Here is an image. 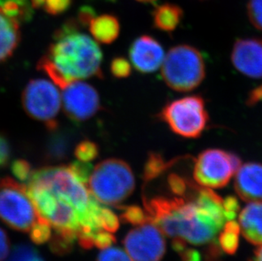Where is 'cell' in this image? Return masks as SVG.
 I'll list each match as a JSON object with an SVG mask.
<instances>
[{"instance_id":"5b68a950","label":"cell","mask_w":262,"mask_h":261,"mask_svg":"<svg viewBox=\"0 0 262 261\" xmlns=\"http://www.w3.org/2000/svg\"><path fill=\"white\" fill-rule=\"evenodd\" d=\"M206 64L201 50L189 45H178L166 54L161 77L174 91L187 93L197 89L205 80Z\"/></svg>"},{"instance_id":"ac0fdd59","label":"cell","mask_w":262,"mask_h":261,"mask_svg":"<svg viewBox=\"0 0 262 261\" xmlns=\"http://www.w3.org/2000/svg\"><path fill=\"white\" fill-rule=\"evenodd\" d=\"M89 30L96 41L104 45H111L117 39L121 26L118 18L112 15L95 16L89 23Z\"/></svg>"},{"instance_id":"30bf717a","label":"cell","mask_w":262,"mask_h":261,"mask_svg":"<svg viewBox=\"0 0 262 261\" xmlns=\"http://www.w3.org/2000/svg\"><path fill=\"white\" fill-rule=\"evenodd\" d=\"M123 244L134 261H161L166 253L163 232L151 222L131 230L125 236Z\"/></svg>"},{"instance_id":"ba28073f","label":"cell","mask_w":262,"mask_h":261,"mask_svg":"<svg viewBox=\"0 0 262 261\" xmlns=\"http://www.w3.org/2000/svg\"><path fill=\"white\" fill-rule=\"evenodd\" d=\"M241 165V159L236 154L219 148H209L196 158L193 178L202 187L223 188Z\"/></svg>"},{"instance_id":"f1b7e54d","label":"cell","mask_w":262,"mask_h":261,"mask_svg":"<svg viewBox=\"0 0 262 261\" xmlns=\"http://www.w3.org/2000/svg\"><path fill=\"white\" fill-rule=\"evenodd\" d=\"M172 248L179 255L183 261H201V256L195 249L187 248L186 242L183 239L173 238Z\"/></svg>"},{"instance_id":"836d02e7","label":"cell","mask_w":262,"mask_h":261,"mask_svg":"<svg viewBox=\"0 0 262 261\" xmlns=\"http://www.w3.org/2000/svg\"><path fill=\"white\" fill-rule=\"evenodd\" d=\"M11 172L18 181L26 183L29 181L32 176V166L27 160H16L11 165Z\"/></svg>"},{"instance_id":"2e32d148","label":"cell","mask_w":262,"mask_h":261,"mask_svg":"<svg viewBox=\"0 0 262 261\" xmlns=\"http://www.w3.org/2000/svg\"><path fill=\"white\" fill-rule=\"evenodd\" d=\"M20 41L19 23L0 12V63L12 55Z\"/></svg>"},{"instance_id":"44dd1931","label":"cell","mask_w":262,"mask_h":261,"mask_svg":"<svg viewBox=\"0 0 262 261\" xmlns=\"http://www.w3.org/2000/svg\"><path fill=\"white\" fill-rule=\"evenodd\" d=\"M77 235L70 232H55L50 240V249L57 255H66L73 250Z\"/></svg>"},{"instance_id":"83f0119b","label":"cell","mask_w":262,"mask_h":261,"mask_svg":"<svg viewBox=\"0 0 262 261\" xmlns=\"http://www.w3.org/2000/svg\"><path fill=\"white\" fill-rule=\"evenodd\" d=\"M99 222L103 229L112 233L117 232L120 227V222L117 214L112 209L103 205L99 211Z\"/></svg>"},{"instance_id":"8fae6325","label":"cell","mask_w":262,"mask_h":261,"mask_svg":"<svg viewBox=\"0 0 262 261\" xmlns=\"http://www.w3.org/2000/svg\"><path fill=\"white\" fill-rule=\"evenodd\" d=\"M61 102L64 114L77 123L88 121L101 108L96 89L80 81H72L62 89Z\"/></svg>"},{"instance_id":"4dcf8cb0","label":"cell","mask_w":262,"mask_h":261,"mask_svg":"<svg viewBox=\"0 0 262 261\" xmlns=\"http://www.w3.org/2000/svg\"><path fill=\"white\" fill-rule=\"evenodd\" d=\"M192 183H188L184 178L178 174H171L168 178L169 188L178 197L184 198L188 194Z\"/></svg>"},{"instance_id":"e0dca14e","label":"cell","mask_w":262,"mask_h":261,"mask_svg":"<svg viewBox=\"0 0 262 261\" xmlns=\"http://www.w3.org/2000/svg\"><path fill=\"white\" fill-rule=\"evenodd\" d=\"M183 15V9L175 4L165 3L156 6L152 12L154 27L161 32H174L182 23Z\"/></svg>"},{"instance_id":"8992f818","label":"cell","mask_w":262,"mask_h":261,"mask_svg":"<svg viewBox=\"0 0 262 261\" xmlns=\"http://www.w3.org/2000/svg\"><path fill=\"white\" fill-rule=\"evenodd\" d=\"M157 116L172 133L189 139L200 138L209 122L205 99L200 95L183 97L169 102Z\"/></svg>"},{"instance_id":"603a6c76","label":"cell","mask_w":262,"mask_h":261,"mask_svg":"<svg viewBox=\"0 0 262 261\" xmlns=\"http://www.w3.org/2000/svg\"><path fill=\"white\" fill-rule=\"evenodd\" d=\"M71 141L69 137L64 134H55L49 143L47 157L51 160H63L70 150Z\"/></svg>"},{"instance_id":"d4e9b609","label":"cell","mask_w":262,"mask_h":261,"mask_svg":"<svg viewBox=\"0 0 262 261\" xmlns=\"http://www.w3.org/2000/svg\"><path fill=\"white\" fill-rule=\"evenodd\" d=\"M6 261H45L37 249L28 244H18Z\"/></svg>"},{"instance_id":"d6986e66","label":"cell","mask_w":262,"mask_h":261,"mask_svg":"<svg viewBox=\"0 0 262 261\" xmlns=\"http://www.w3.org/2000/svg\"><path fill=\"white\" fill-rule=\"evenodd\" d=\"M0 12L19 24L30 21L33 15L29 0H0Z\"/></svg>"},{"instance_id":"5bb4252c","label":"cell","mask_w":262,"mask_h":261,"mask_svg":"<svg viewBox=\"0 0 262 261\" xmlns=\"http://www.w3.org/2000/svg\"><path fill=\"white\" fill-rule=\"evenodd\" d=\"M235 191L246 202L262 201V164L245 163L236 172Z\"/></svg>"},{"instance_id":"6da1fadb","label":"cell","mask_w":262,"mask_h":261,"mask_svg":"<svg viewBox=\"0 0 262 261\" xmlns=\"http://www.w3.org/2000/svg\"><path fill=\"white\" fill-rule=\"evenodd\" d=\"M149 222L171 238L193 245L215 241L226 222L223 198L209 187L192 185L184 198H144Z\"/></svg>"},{"instance_id":"1f68e13d","label":"cell","mask_w":262,"mask_h":261,"mask_svg":"<svg viewBox=\"0 0 262 261\" xmlns=\"http://www.w3.org/2000/svg\"><path fill=\"white\" fill-rule=\"evenodd\" d=\"M68 166L78 180L81 181L85 185L89 183V178L94 170V167L90 163L77 160L70 164Z\"/></svg>"},{"instance_id":"484cf974","label":"cell","mask_w":262,"mask_h":261,"mask_svg":"<svg viewBox=\"0 0 262 261\" xmlns=\"http://www.w3.org/2000/svg\"><path fill=\"white\" fill-rule=\"evenodd\" d=\"M123 212L121 214V220L125 223L140 226L147 222H149L148 214L145 209H142L137 205H130L126 207H121Z\"/></svg>"},{"instance_id":"cb8c5ba5","label":"cell","mask_w":262,"mask_h":261,"mask_svg":"<svg viewBox=\"0 0 262 261\" xmlns=\"http://www.w3.org/2000/svg\"><path fill=\"white\" fill-rule=\"evenodd\" d=\"M52 236L50 222L37 215V219L30 229V238L35 244H42L50 241Z\"/></svg>"},{"instance_id":"b9f144b4","label":"cell","mask_w":262,"mask_h":261,"mask_svg":"<svg viewBox=\"0 0 262 261\" xmlns=\"http://www.w3.org/2000/svg\"><path fill=\"white\" fill-rule=\"evenodd\" d=\"M10 252V239L7 233L0 227V261L8 256Z\"/></svg>"},{"instance_id":"f35d334b","label":"cell","mask_w":262,"mask_h":261,"mask_svg":"<svg viewBox=\"0 0 262 261\" xmlns=\"http://www.w3.org/2000/svg\"><path fill=\"white\" fill-rule=\"evenodd\" d=\"M95 17V11L94 8L89 5H84L80 8L78 13V23L80 25L86 27L89 26V23L91 21L93 18Z\"/></svg>"},{"instance_id":"d6a6232c","label":"cell","mask_w":262,"mask_h":261,"mask_svg":"<svg viewBox=\"0 0 262 261\" xmlns=\"http://www.w3.org/2000/svg\"><path fill=\"white\" fill-rule=\"evenodd\" d=\"M111 72L117 78H126L131 75L132 64L123 57H117L111 63Z\"/></svg>"},{"instance_id":"7bdbcfd3","label":"cell","mask_w":262,"mask_h":261,"mask_svg":"<svg viewBox=\"0 0 262 261\" xmlns=\"http://www.w3.org/2000/svg\"><path fill=\"white\" fill-rule=\"evenodd\" d=\"M45 0H31L32 9H42L45 7Z\"/></svg>"},{"instance_id":"4316f807","label":"cell","mask_w":262,"mask_h":261,"mask_svg":"<svg viewBox=\"0 0 262 261\" xmlns=\"http://www.w3.org/2000/svg\"><path fill=\"white\" fill-rule=\"evenodd\" d=\"M99 147L91 141L84 140L76 147L74 155L77 160L83 162H89L99 156Z\"/></svg>"},{"instance_id":"277c9868","label":"cell","mask_w":262,"mask_h":261,"mask_svg":"<svg viewBox=\"0 0 262 261\" xmlns=\"http://www.w3.org/2000/svg\"><path fill=\"white\" fill-rule=\"evenodd\" d=\"M89 190L100 204L119 207L135 189V178L130 165L120 159H107L94 168Z\"/></svg>"},{"instance_id":"9c48e42d","label":"cell","mask_w":262,"mask_h":261,"mask_svg":"<svg viewBox=\"0 0 262 261\" xmlns=\"http://www.w3.org/2000/svg\"><path fill=\"white\" fill-rule=\"evenodd\" d=\"M21 101L30 117L45 124L49 130H56L61 96L54 84L45 79L30 81L23 91Z\"/></svg>"},{"instance_id":"7a4b0ae2","label":"cell","mask_w":262,"mask_h":261,"mask_svg":"<svg viewBox=\"0 0 262 261\" xmlns=\"http://www.w3.org/2000/svg\"><path fill=\"white\" fill-rule=\"evenodd\" d=\"M27 192L37 215L55 232H90L98 226L99 203L77 178L55 175L41 182H28Z\"/></svg>"},{"instance_id":"f6af8a7d","label":"cell","mask_w":262,"mask_h":261,"mask_svg":"<svg viewBox=\"0 0 262 261\" xmlns=\"http://www.w3.org/2000/svg\"><path fill=\"white\" fill-rule=\"evenodd\" d=\"M137 2L141 3L144 5H156V3L158 0H135Z\"/></svg>"},{"instance_id":"3957f363","label":"cell","mask_w":262,"mask_h":261,"mask_svg":"<svg viewBox=\"0 0 262 261\" xmlns=\"http://www.w3.org/2000/svg\"><path fill=\"white\" fill-rule=\"evenodd\" d=\"M54 42L40 59L37 69L63 89L72 81L103 78V54L94 40L80 32L78 23L67 20L55 32Z\"/></svg>"},{"instance_id":"7c38bea8","label":"cell","mask_w":262,"mask_h":261,"mask_svg":"<svg viewBox=\"0 0 262 261\" xmlns=\"http://www.w3.org/2000/svg\"><path fill=\"white\" fill-rule=\"evenodd\" d=\"M231 61L241 74L250 78L261 79V37L237 38L231 52Z\"/></svg>"},{"instance_id":"f546056e","label":"cell","mask_w":262,"mask_h":261,"mask_svg":"<svg viewBox=\"0 0 262 261\" xmlns=\"http://www.w3.org/2000/svg\"><path fill=\"white\" fill-rule=\"evenodd\" d=\"M246 9L250 23L262 32V0H249Z\"/></svg>"},{"instance_id":"d590c367","label":"cell","mask_w":262,"mask_h":261,"mask_svg":"<svg viewBox=\"0 0 262 261\" xmlns=\"http://www.w3.org/2000/svg\"><path fill=\"white\" fill-rule=\"evenodd\" d=\"M72 2V0H45L43 9L50 15H60L69 9Z\"/></svg>"},{"instance_id":"ffe728a7","label":"cell","mask_w":262,"mask_h":261,"mask_svg":"<svg viewBox=\"0 0 262 261\" xmlns=\"http://www.w3.org/2000/svg\"><path fill=\"white\" fill-rule=\"evenodd\" d=\"M239 232L240 226L237 222L234 221L227 222L219 236V244L223 251L228 254L236 253L239 243Z\"/></svg>"},{"instance_id":"9a60e30c","label":"cell","mask_w":262,"mask_h":261,"mask_svg":"<svg viewBox=\"0 0 262 261\" xmlns=\"http://www.w3.org/2000/svg\"><path fill=\"white\" fill-rule=\"evenodd\" d=\"M243 236L254 245L262 244V202H250L239 214Z\"/></svg>"},{"instance_id":"60d3db41","label":"cell","mask_w":262,"mask_h":261,"mask_svg":"<svg viewBox=\"0 0 262 261\" xmlns=\"http://www.w3.org/2000/svg\"><path fill=\"white\" fill-rule=\"evenodd\" d=\"M261 101L262 84H260V85L255 86V89H253L251 91H250V93L248 94L245 104L249 107H253V106L256 105Z\"/></svg>"},{"instance_id":"7402d4cb","label":"cell","mask_w":262,"mask_h":261,"mask_svg":"<svg viewBox=\"0 0 262 261\" xmlns=\"http://www.w3.org/2000/svg\"><path fill=\"white\" fill-rule=\"evenodd\" d=\"M170 164L165 161L161 154L149 152L144 168V180L146 183L158 178L169 167Z\"/></svg>"},{"instance_id":"ab89813d","label":"cell","mask_w":262,"mask_h":261,"mask_svg":"<svg viewBox=\"0 0 262 261\" xmlns=\"http://www.w3.org/2000/svg\"><path fill=\"white\" fill-rule=\"evenodd\" d=\"M10 156V148L7 139L0 134V169L7 165Z\"/></svg>"},{"instance_id":"e575fe53","label":"cell","mask_w":262,"mask_h":261,"mask_svg":"<svg viewBox=\"0 0 262 261\" xmlns=\"http://www.w3.org/2000/svg\"><path fill=\"white\" fill-rule=\"evenodd\" d=\"M97 261H133V259L122 249L110 247L99 253Z\"/></svg>"},{"instance_id":"8d00e7d4","label":"cell","mask_w":262,"mask_h":261,"mask_svg":"<svg viewBox=\"0 0 262 261\" xmlns=\"http://www.w3.org/2000/svg\"><path fill=\"white\" fill-rule=\"evenodd\" d=\"M93 242L94 247H96L98 249H105L116 244L117 239L114 235L112 234V232H107L105 230H100L94 235Z\"/></svg>"},{"instance_id":"52a82bcc","label":"cell","mask_w":262,"mask_h":261,"mask_svg":"<svg viewBox=\"0 0 262 261\" xmlns=\"http://www.w3.org/2000/svg\"><path fill=\"white\" fill-rule=\"evenodd\" d=\"M37 213L27 187L13 178H0V220L18 232H29Z\"/></svg>"},{"instance_id":"ee69618b","label":"cell","mask_w":262,"mask_h":261,"mask_svg":"<svg viewBox=\"0 0 262 261\" xmlns=\"http://www.w3.org/2000/svg\"><path fill=\"white\" fill-rule=\"evenodd\" d=\"M250 261H262V244L255 250L254 256Z\"/></svg>"},{"instance_id":"74e56055","label":"cell","mask_w":262,"mask_h":261,"mask_svg":"<svg viewBox=\"0 0 262 261\" xmlns=\"http://www.w3.org/2000/svg\"><path fill=\"white\" fill-rule=\"evenodd\" d=\"M223 209L226 221H232L237 216V213L239 210V203L237 198L233 196H228L223 200Z\"/></svg>"},{"instance_id":"4fadbf2b","label":"cell","mask_w":262,"mask_h":261,"mask_svg":"<svg viewBox=\"0 0 262 261\" xmlns=\"http://www.w3.org/2000/svg\"><path fill=\"white\" fill-rule=\"evenodd\" d=\"M165 56L162 45L149 35H142L136 38L129 49L132 66L142 74H149L160 69Z\"/></svg>"}]
</instances>
